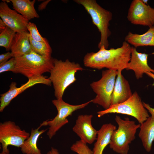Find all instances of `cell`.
<instances>
[{
	"label": "cell",
	"mask_w": 154,
	"mask_h": 154,
	"mask_svg": "<svg viewBox=\"0 0 154 154\" xmlns=\"http://www.w3.org/2000/svg\"><path fill=\"white\" fill-rule=\"evenodd\" d=\"M131 47L125 41L121 46L116 48L108 49L103 46L96 52L87 53L84 58V64L98 70L105 68L122 71L126 69L130 60Z\"/></svg>",
	"instance_id": "6da1fadb"
},
{
	"label": "cell",
	"mask_w": 154,
	"mask_h": 154,
	"mask_svg": "<svg viewBox=\"0 0 154 154\" xmlns=\"http://www.w3.org/2000/svg\"><path fill=\"white\" fill-rule=\"evenodd\" d=\"M54 65L49 78L54 90L56 99L62 98L66 88L76 80V73L84 69L80 64L68 59L65 61L53 58Z\"/></svg>",
	"instance_id": "7a4b0ae2"
},
{
	"label": "cell",
	"mask_w": 154,
	"mask_h": 154,
	"mask_svg": "<svg viewBox=\"0 0 154 154\" xmlns=\"http://www.w3.org/2000/svg\"><path fill=\"white\" fill-rule=\"evenodd\" d=\"M74 1L82 5L90 15L93 24L97 28L101 34L98 44L99 49L103 46L108 49L109 45L108 38L111 34L109 29L110 22L112 14L99 5L95 0H75Z\"/></svg>",
	"instance_id": "3957f363"
},
{
	"label": "cell",
	"mask_w": 154,
	"mask_h": 154,
	"mask_svg": "<svg viewBox=\"0 0 154 154\" xmlns=\"http://www.w3.org/2000/svg\"><path fill=\"white\" fill-rule=\"evenodd\" d=\"M15 58L16 65L13 73L21 74L28 79L50 72L54 65V58L48 59L33 50L23 56Z\"/></svg>",
	"instance_id": "277c9868"
},
{
	"label": "cell",
	"mask_w": 154,
	"mask_h": 154,
	"mask_svg": "<svg viewBox=\"0 0 154 154\" xmlns=\"http://www.w3.org/2000/svg\"><path fill=\"white\" fill-rule=\"evenodd\" d=\"M115 120L118 127L113 133L110 147L118 153L127 154L129 145L135 139L136 133L140 124H136L135 121L128 118L123 119L117 115Z\"/></svg>",
	"instance_id": "5b68a950"
},
{
	"label": "cell",
	"mask_w": 154,
	"mask_h": 154,
	"mask_svg": "<svg viewBox=\"0 0 154 154\" xmlns=\"http://www.w3.org/2000/svg\"><path fill=\"white\" fill-rule=\"evenodd\" d=\"M97 113L99 117L110 113L130 116L135 118L140 124L150 117L147 110L144 106L141 98L136 92L133 93L131 96L125 101L111 105L108 109L98 111Z\"/></svg>",
	"instance_id": "8992f818"
},
{
	"label": "cell",
	"mask_w": 154,
	"mask_h": 154,
	"mask_svg": "<svg viewBox=\"0 0 154 154\" xmlns=\"http://www.w3.org/2000/svg\"><path fill=\"white\" fill-rule=\"evenodd\" d=\"M118 71L107 69L102 72L101 78L93 82L90 86L96 94L92 102L102 106L104 110L111 106L112 95L114 89Z\"/></svg>",
	"instance_id": "52a82bcc"
},
{
	"label": "cell",
	"mask_w": 154,
	"mask_h": 154,
	"mask_svg": "<svg viewBox=\"0 0 154 154\" xmlns=\"http://www.w3.org/2000/svg\"><path fill=\"white\" fill-rule=\"evenodd\" d=\"M52 102L57 109V114L53 119L44 121L42 123L43 126H49L47 135L50 139L63 126L68 123L67 117L69 116L75 111L85 108L92 102V100L77 105L67 103L64 101L62 98L54 100Z\"/></svg>",
	"instance_id": "ba28073f"
},
{
	"label": "cell",
	"mask_w": 154,
	"mask_h": 154,
	"mask_svg": "<svg viewBox=\"0 0 154 154\" xmlns=\"http://www.w3.org/2000/svg\"><path fill=\"white\" fill-rule=\"evenodd\" d=\"M30 135L29 133L22 129L13 121H8L0 123V142L2 151L8 154L9 152L8 146L20 147Z\"/></svg>",
	"instance_id": "9c48e42d"
},
{
	"label": "cell",
	"mask_w": 154,
	"mask_h": 154,
	"mask_svg": "<svg viewBox=\"0 0 154 154\" xmlns=\"http://www.w3.org/2000/svg\"><path fill=\"white\" fill-rule=\"evenodd\" d=\"M127 18L133 24L150 27L154 25V8L142 0H133L130 5Z\"/></svg>",
	"instance_id": "30bf717a"
},
{
	"label": "cell",
	"mask_w": 154,
	"mask_h": 154,
	"mask_svg": "<svg viewBox=\"0 0 154 154\" xmlns=\"http://www.w3.org/2000/svg\"><path fill=\"white\" fill-rule=\"evenodd\" d=\"M38 84L50 86L52 83L49 78L43 76L29 79L26 83L22 84L19 88L17 87L15 82H12L9 86V90L0 95V112H3L12 100L18 95L27 88Z\"/></svg>",
	"instance_id": "8fae6325"
},
{
	"label": "cell",
	"mask_w": 154,
	"mask_h": 154,
	"mask_svg": "<svg viewBox=\"0 0 154 154\" xmlns=\"http://www.w3.org/2000/svg\"><path fill=\"white\" fill-rule=\"evenodd\" d=\"M0 17L7 26L16 33L28 32L27 26L29 21L3 1L0 3Z\"/></svg>",
	"instance_id": "7c38bea8"
},
{
	"label": "cell",
	"mask_w": 154,
	"mask_h": 154,
	"mask_svg": "<svg viewBox=\"0 0 154 154\" xmlns=\"http://www.w3.org/2000/svg\"><path fill=\"white\" fill-rule=\"evenodd\" d=\"M93 117L92 115L78 116L72 128L73 131L79 137L80 140L86 144H92L97 138L98 130L92 124Z\"/></svg>",
	"instance_id": "4fadbf2b"
},
{
	"label": "cell",
	"mask_w": 154,
	"mask_h": 154,
	"mask_svg": "<svg viewBox=\"0 0 154 154\" xmlns=\"http://www.w3.org/2000/svg\"><path fill=\"white\" fill-rule=\"evenodd\" d=\"M148 56L147 54L138 52L134 47H131V59L126 69L133 70L137 79L142 78L143 74L147 72L154 74V69L148 64Z\"/></svg>",
	"instance_id": "5bb4252c"
},
{
	"label": "cell",
	"mask_w": 154,
	"mask_h": 154,
	"mask_svg": "<svg viewBox=\"0 0 154 154\" xmlns=\"http://www.w3.org/2000/svg\"><path fill=\"white\" fill-rule=\"evenodd\" d=\"M121 71L118 70L111 101V106L122 103L132 95L128 82L121 74Z\"/></svg>",
	"instance_id": "9a60e30c"
},
{
	"label": "cell",
	"mask_w": 154,
	"mask_h": 154,
	"mask_svg": "<svg viewBox=\"0 0 154 154\" xmlns=\"http://www.w3.org/2000/svg\"><path fill=\"white\" fill-rule=\"evenodd\" d=\"M29 34L28 32L16 33L10 50L13 57L22 56L32 50L29 39Z\"/></svg>",
	"instance_id": "2e32d148"
},
{
	"label": "cell",
	"mask_w": 154,
	"mask_h": 154,
	"mask_svg": "<svg viewBox=\"0 0 154 154\" xmlns=\"http://www.w3.org/2000/svg\"><path fill=\"white\" fill-rule=\"evenodd\" d=\"M116 129V126L111 123L102 125L98 130L96 141L94 144L93 154H103L105 148L109 144L113 133Z\"/></svg>",
	"instance_id": "e0dca14e"
},
{
	"label": "cell",
	"mask_w": 154,
	"mask_h": 154,
	"mask_svg": "<svg viewBox=\"0 0 154 154\" xmlns=\"http://www.w3.org/2000/svg\"><path fill=\"white\" fill-rule=\"evenodd\" d=\"M142 34L129 32L125 38V41L136 48L142 46H154V25Z\"/></svg>",
	"instance_id": "ac0fdd59"
},
{
	"label": "cell",
	"mask_w": 154,
	"mask_h": 154,
	"mask_svg": "<svg viewBox=\"0 0 154 154\" xmlns=\"http://www.w3.org/2000/svg\"><path fill=\"white\" fill-rule=\"evenodd\" d=\"M138 136L145 150L150 152L154 141V118L150 116L140 124Z\"/></svg>",
	"instance_id": "d6986e66"
},
{
	"label": "cell",
	"mask_w": 154,
	"mask_h": 154,
	"mask_svg": "<svg viewBox=\"0 0 154 154\" xmlns=\"http://www.w3.org/2000/svg\"><path fill=\"white\" fill-rule=\"evenodd\" d=\"M41 123L37 128H32L29 137L26 140L21 146V150L23 154H41V150L37 147V143L39 137L46 130V129L39 131L42 126Z\"/></svg>",
	"instance_id": "ffe728a7"
},
{
	"label": "cell",
	"mask_w": 154,
	"mask_h": 154,
	"mask_svg": "<svg viewBox=\"0 0 154 154\" xmlns=\"http://www.w3.org/2000/svg\"><path fill=\"white\" fill-rule=\"evenodd\" d=\"M13 9L29 21L39 16L34 7L35 0H10Z\"/></svg>",
	"instance_id": "44dd1931"
},
{
	"label": "cell",
	"mask_w": 154,
	"mask_h": 154,
	"mask_svg": "<svg viewBox=\"0 0 154 154\" xmlns=\"http://www.w3.org/2000/svg\"><path fill=\"white\" fill-rule=\"evenodd\" d=\"M29 39L33 51L48 59L52 58L51 56L52 49L49 42L45 43L35 41L32 38L30 34Z\"/></svg>",
	"instance_id": "7402d4cb"
},
{
	"label": "cell",
	"mask_w": 154,
	"mask_h": 154,
	"mask_svg": "<svg viewBox=\"0 0 154 154\" xmlns=\"http://www.w3.org/2000/svg\"><path fill=\"white\" fill-rule=\"evenodd\" d=\"M16 33L7 26L0 32V46L4 47L6 50H11Z\"/></svg>",
	"instance_id": "603a6c76"
},
{
	"label": "cell",
	"mask_w": 154,
	"mask_h": 154,
	"mask_svg": "<svg viewBox=\"0 0 154 154\" xmlns=\"http://www.w3.org/2000/svg\"><path fill=\"white\" fill-rule=\"evenodd\" d=\"M71 150L78 154H93V151L87 146V144L81 140L77 141L70 147Z\"/></svg>",
	"instance_id": "cb8c5ba5"
},
{
	"label": "cell",
	"mask_w": 154,
	"mask_h": 154,
	"mask_svg": "<svg viewBox=\"0 0 154 154\" xmlns=\"http://www.w3.org/2000/svg\"><path fill=\"white\" fill-rule=\"evenodd\" d=\"M27 28L31 38L34 40L45 43L48 42L46 38L42 37L40 35L35 24L29 22Z\"/></svg>",
	"instance_id": "d4e9b609"
},
{
	"label": "cell",
	"mask_w": 154,
	"mask_h": 154,
	"mask_svg": "<svg viewBox=\"0 0 154 154\" xmlns=\"http://www.w3.org/2000/svg\"><path fill=\"white\" fill-rule=\"evenodd\" d=\"M15 58L12 57L6 62L0 64V73L7 71H11L14 72L15 67Z\"/></svg>",
	"instance_id": "484cf974"
},
{
	"label": "cell",
	"mask_w": 154,
	"mask_h": 154,
	"mask_svg": "<svg viewBox=\"0 0 154 154\" xmlns=\"http://www.w3.org/2000/svg\"><path fill=\"white\" fill-rule=\"evenodd\" d=\"M11 57H13V56L11 52H8L0 54V64L6 62Z\"/></svg>",
	"instance_id": "4316f807"
},
{
	"label": "cell",
	"mask_w": 154,
	"mask_h": 154,
	"mask_svg": "<svg viewBox=\"0 0 154 154\" xmlns=\"http://www.w3.org/2000/svg\"><path fill=\"white\" fill-rule=\"evenodd\" d=\"M144 107L147 110L148 112L151 114V117L154 118V108L151 107L150 105L144 102H143Z\"/></svg>",
	"instance_id": "83f0119b"
},
{
	"label": "cell",
	"mask_w": 154,
	"mask_h": 154,
	"mask_svg": "<svg viewBox=\"0 0 154 154\" xmlns=\"http://www.w3.org/2000/svg\"><path fill=\"white\" fill-rule=\"evenodd\" d=\"M51 1V0H47L44 1L38 5V10L39 11H42L45 9L48 3Z\"/></svg>",
	"instance_id": "f1b7e54d"
},
{
	"label": "cell",
	"mask_w": 154,
	"mask_h": 154,
	"mask_svg": "<svg viewBox=\"0 0 154 154\" xmlns=\"http://www.w3.org/2000/svg\"><path fill=\"white\" fill-rule=\"evenodd\" d=\"M47 154H60L58 150L56 148L52 147L50 150L47 153Z\"/></svg>",
	"instance_id": "f546056e"
},
{
	"label": "cell",
	"mask_w": 154,
	"mask_h": 154,
	"mask_svg": "<svg viewBox=\"0 0 154 154\" xmlns=\"http://www.w3.org/2000/svg\"><path fill=\"white\" fill-rule=\"evenodd\" d=\"M7 26L5 23L0 19V32L4 30Z\"/></svg>",
	"instance_id": "4dcf8cb0"
},
{
	"label": "cell",
	"mask_w": 154,
	"mask_h": 154,
	"mask_svg": "<svg viewBox=\"0 0 154 154\" xmlns=\"http://www.w3.org/2000/svg\"><path fill=\"white\" fill-rule=\"evenodd\" d=\"M145 74L149 77L153 79L154 82L152 85V86H154V74L151 72H147Z\"/></svg>",
	"instance_id": "1f68e13d"
},
{
	"label": "cell",
	"mask_w": 154,
	"mask_h": 154,
	"mask_svg": "<svg viewBox=\"0 0 154 154\" xmlns=\"http://www.w3.org/2000/svg\"><path fill=\"white\" fill-rule=\"evenodd\" d=\"M143 2L145 4L147 5V2H148V0H142Z\"/></svg>",
	"instance_id": "d6a6232c"
},
{
	"label": "cell",
	"mask_w": 154,
	"mask_h": 154,
	"mask_svg": "<svg viewBox=\"0 0 154 154\" xmlns=\"http://www.w3.org/2000/svg\"><path fill=\"white\" fill-rule=\"evenodd\" d=\"M4 2H5L7 3H10L11 1H10V0H2Z\"/></svg>",
	"instance_id": "836d02e7"
},
{
	"label": "cell",
	"mask_w": 154,
	"mask_h": 154,
	"mask_svg": "<svg viewBox=\"0 0 154 154\" xmlns=\"http://www.w3.org/2000/svg\"><path fill=\"white\" fill-rule=\"evenodd\" d=\"M0 154H7L6 153L2 151V152L0 153Z\"/></svg>",
	"instance_id": "e575fe53"
}]
</instances>
